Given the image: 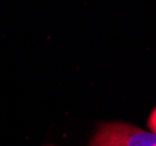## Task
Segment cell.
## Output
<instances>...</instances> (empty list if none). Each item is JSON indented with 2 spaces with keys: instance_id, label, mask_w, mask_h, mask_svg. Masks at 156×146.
Returning <instances> with one entry per match:
<instances>
[{
  "instance_id": "obj_1",
  "label": "cell",
  "mask_w": 156,
  "mask_h": 146,
  "mask_svg": "<svg viewBox=\"0 0 156 146\" xmlns=\"http://www.w3.org/2000/svg\"><path fill=\"white\" fill-rule=\"evenodd\" d=\"M87 146H156V134L132 124L103 122Z\"/></svg>"
},
{
  "instance_id": "obj_2",
  "label": "cell",
  "mask_w": 156,
  "mask_h": 146,
  "mask_svg": "<svg viewBox=\"0 0 156 146\" xmlns=\"http://www.w3.org/2000/svg\"><path fill=\"white\" fill-rule=\"evenodd\" d=\"M148 127L150 129V131H151L153 133L156 134V108H154V110L151 111V114L149 115Z\"/></svg>"
}]
</instances>
